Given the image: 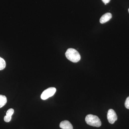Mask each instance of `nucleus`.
<instances>
[{"mask_svg": "<svg viewBox=\"0 0 129 129\" xmlns=\"http://www.w3.org/2000/svg\"><path fill=\"white\" fill-rule=\"evenodd\" d=\"M65 56L69 60L73 62H78L81 59V56L78 52L73 48H69L67 50Z\"/></svg>", "mask_w": 129, "mask_h": 129, "instance_id": "obj_1", "label": "nucleus"}, {"mask_svg": "<svg viewBox=\"0 0 129 129\" xmlns=\"http://www.w3.org/2000/svg\"><path fill=\"white\" fill-rule=\"evenodd\" d=\"M85 120L87 124L93 127H99L102 125L101 120L96 115L88 114L86 117Z\"/></svg>", "mask_w": 129, "mask_h": 129, "instance_id": "obj_2", "label": "nucleus"}, {"mask_svg": "<svg viewBox=\"0 0 129 129\" xmlns=\"http://www.w3.org/2000/svg\"><path fill=\"white\" fill-rule=\"evenodd\" d=\"M56 91V88L50 87L44 90L41 94V98L42 100H45L49 98L55 94Z\"/></svg>", "mask_w": 129, "mask_h": 129, "instance_id": "obj_3", "label": "nucleus"}, {"mask_svg": "<svg viewBox=\"0 0 129 129\" xmlns=\"http://www.w3.org/2000/svg\"><path fill=\"white\" fill-rule=\"evenodd\" d=\"M107 117L109 122L112 124H113L117 120V114L114 110L112 109H110L108 110Z\"/></svg>", "mask_w": 129, "mask_h": 129, "instance_id": "obj_4", "label": "nucleus"}, {"mask_svg": "<svg viewBox=\"0 0 129 129\" xmlns=\"http://www.w3.org/2000/svg\"><path fill=\"white\" fill-rule=\"evenodd\" d=\"M60 127L62 129H73V126L69 121L65 120L60 123Z\"/></svg>", "mask_w": 129, "mask_h": 129, "instance_id": "obj_5", "label": "nucleus"}, {"mask_svg": "<svg viewBox=\"0 0 129 129\" xmlns=\"http://www.w3.org/2000/svg\"><path fill=\"white\" fill-rule=\"evenodd\" d=\"M112 18V14L110 13H107L102 16L100 19L101 23L103 24L108 22Z\"/></svg>", "mask_w": 129, "mask_h": 129, "instance_id": "obj_6", "label": "nucleus"}, {"mask_svg": "<svg viewBox=\"0 0 129 129\" xmlns=\"http://www.w3.org/2000/svg\"><path fill=\"white\" fill-rule=\"evenodd\" d=\"M7 102V98L5 95H0V108L5 106Z\"/></svg>", "mask_w": 129, "mask_h": 129, "instance_id": "obj_7", "label": "nucleus"}, {"mask_svg": "<svg viewBox=\"0 0 129 129\" xmlns=\"http://www.w3.org/2000/svg\"><path fill=\"white\" fill-rule=\"evenodd\" d=\"M6 65V64L5 60L0 57V70L5 69Z\"/></svg>", "mask_w": 129, "mask_h": 129, "instance_id": "obj_8", "label": "nucleus"}, {"mask_svg": "<svg viewBox=\"0 0 129 129\" xmlns=\"http://www.w3.org/2000/svg\"><path fill=\"white\" fill-rule=\"evenodd\" d=\"M14 113V110L13 109H9L6 112V115L7 116H11L12 117V115Z\"/></svg>", "mask_w": 129, "mask_h": 129, "instance_id": "obj_9", "label": "nucleus"}, {"mask_svg": "<svg viewBox=\"0 0 129 129\" xmlns=\"http://www.w3.org/2000/svg\"><path fill=\"white\" fill-rule=\"evenodd\" d=\"M4 119L5 122H9L11 120L12 117L7 116V115H6V116L4 117Z\"/></svg>", "mask_w": 129, "mask_h": 129, "instance_id": "obj_10", "label": "nucleus"}, {"mask_svg": "<svg viewBox=\"0 0 129 129\" xmlns=\"http://www.w3.org/2000/svg\"><path fill=\"white\" fill-rule=\"evenodd\" d=\"M125 106L126 108L129 109V96L127 98L125 102Z\"/></svg>", "mask_w": 129, "mask_h": 129, "instance_id": "obj_11", "label": "nucleus"}, {"mask_svg": "<svg viewBox=\"0 0 129 129\" xmlns=\"http://www.w3.org/2000/svg\"><path fill=\"white\" fill-rule=\"evenodd\" d=\"M110 1L111 0H102L103 2L104 3L105 5H107V3L110 2Z\"/></svg>", "mask_w": 129, "mask_h": 129, "instance_id": "obj_12", "label": "nucleus"}, {"mask_svg": "<svg viewBox=\"0 0 129 129\" xmlns=\"http://www.w3.org/2000/svg\"><path fill=\"white\" fill-rule=\"evenodd\" d=\"M128 12H129V9H128Z\"/></svg>", "mask_w": 129, "mask_h": 129, "instance_id": "obj_13", "label": "nucleus"}]
</instances>
